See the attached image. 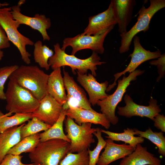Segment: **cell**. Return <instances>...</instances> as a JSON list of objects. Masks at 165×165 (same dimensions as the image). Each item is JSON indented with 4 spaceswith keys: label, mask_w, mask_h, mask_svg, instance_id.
I'll use <instances>...</instances> for the list:
<instances>
[{
    "label": "cell",
    "mask_w": 165,
    "mask_h": 165,
    "mask_svg": "<svg viewBox=\"0 0 165 165\" xmlns=\"http://www.w3.org/2000/svg\"><path fill=\"white\" fill-rule=\"evenodd\" d=\"M4 56V52L2 50H0V61L2 60Z\"/></svg>",
    "instance_id": "f35d334b"
},
{
    "label": "cell",
    "mask_w": 165,
    "mask_h": 165,
    "mask_svg": "<svg viewBox=\"0 0 165 165\" xmlns=\"http://www.w3.org/2000/svg\"><path fill=\"white\" fill-rule=\"evenodd\" d=\"M76 72L77 81L88 93V100L91 105L94 106L98 101L103 100L107 97L108 94L106 91L108 86L107 81L99 83L92 74H82Z\"/></svg>",
    "instance_id": "9a60e30c"
},
{
    "label": "cell",
    "mask_w": 165,
    "mask_h": 165,
    "mask_svg": "<svg viewBox=\"0 0 165 165\" xmlns=\"http://www.w3.org/2000/svg\"><path fill=\"white\" fill-rule=\"evenodd\" d=\"M104 150L100 156L97 165H108L111 163L127 156L135 150L129 145L115 143L111 139L108 138Z\"/></svg>",
    "instance_id": "ac0fdd59"
},
{
    "label": "cell",
    "mask_w": 165,
    "mask_h": 165,
    "mask_svg": "<svg viewBox=\"0 0 165 165\" xmlns=\"http://www.w3.org/2000/svg\"><path fill=\"white\" fill-rule=\"evenodd\" d=\"M67 109L63 108L61 114L57 121L48 129L39 134L41 142L52 139H61L70 143V140L64 134L63 128Z\"/></svg>",
    "instance_id": "603a6c76"
},
{
    "label": "cell",
    "mask_w": 165,
    "mask_h": 165,
    "mask_svg": "<svg viewBox=\"0 0 165 165\" xmlns=\"http://www.w3.org/2000/svg\"><path fill=\"white\" fill-rule=\"evenodd\" d=\"M25 2V0H20L18 2L17 5L20 6L23 4Z\"/></svg>",
    "instance_id": "74e56055"
},
{
    "label": "cell",
    "mask_w": 165,
    "mask_h": 165,
    "mask_svg": "<svg viewBox=\"0 0 165 165\" xmlns=\"http://www.w3.org/2000/svg\"><path fill=\"white\" fill-rule=\"evenodd\" d=\"M48 94L63 105L67 100L61 68L53 70L49 75L47 84Z\"/></svg>",
    "instance_id": "44dd1931"
},
{
    "label": "cell",
    "mask_w": 165,
    "mask_h": 165,
    "mask_svg": "<svg viewBox=\"0 0 165 165\" xmlns=\"http://www.w3.org/2000/svg\"><path fill=\"white\" fill-rule=\"evenodd\" d=\"M63 68V80L65 88L67 92V100L63 105V107L68 109V105L73 101L72 106H73L74 101H75V107L94 110L84 90L77 84L68 72L64 70V67Z\"/></svg>",
    "instance_id": "4fadbf2b"
},
{
    "label": "cell",
    "mask_w": 165,
    "mask_h": 165,
    "mask_svg": "<svg viewBox=\"0 0 165 165\" xmlns=\"http://www.w3.org/2000/svg\"><path fill=\"white\" fill-rule=\"evenodd\" d=\"M49 75L35 65H22L14 71L9 79L30 91L39 101L48 94Z\"/></svg>",
    "instance_id": "7a4b0ae2"
},
{
    "label": "cell",
    "mask_w": 165,
    "mask_h": 165,
    "mask_svg": "<svg viewBox=\"0 0 165 165\" xmlns=\"http://www.w3.org/2000/svg\"><path fill=\"white\" fill-rule=\"evenodd\" d=\"M66 116L74 119L75 122L78 125L90 123L101 125L106 129H109L110 127V123L105 115L94 110H92L69 106L66 110Z\"/></svg>",
    "instance_id": "e0dca14e"
},
{
    "label": "cell",
    "mask_w": 165,
    "mask_h": 165,
    "mask_svg": "<svg viewBox=\"0 0 165 165\" xmlns=\"http://www.w3.org/2000/svg\"><path fill=\"white\" fill-rule=\"evenodd\" d=\"M126 104L123 107L118 106L117 113L119 116L130 118L134 116L148 118L153 121L154 117L161 111L157 101L151 98L148 106L135 103L130 96L126 94L123 98Z\"/></svg>",
    "instance_id": "8fae6325"
},
{
    "label": "cell",
    "mask_w": 165,
    "mask_h": 165,
    "mask_svg": "<svg viewBox=\"0 0 165 165\" xmlns=\"http://www.w3.org/2000/svg\"><path fill=\"white\" fill-rule=\"evenodd\" d=\"M154 126L163 132H165V117L159 113L154 117L153 120Z\"/></svg>",
    "instance_id": "e575fe53"
},
{
    "label": "cell",
    "mask_w": 165,
    "mask_h": 165,
    "mask_svg": "<svg viewBox=\"0 0 165 165\" xmlns=\"http://www.w3.org/2000/svg\"><path fill=\"white\" fill-rule=\"evenodd\" d=\"M54 53L48 61V63L51 68L54 70L65 66L70 67L73 74H76L75 71L81 74H86L90 70L92 74L97 76L96 70L97 65H101L106 63L101 61V58L96 53L93 52L91 55L85 59H81L75 56L69 55L61 49L59 44L53 45Z\"/></svg>",
    "instance_id": "6da1fadb"
},
{
    "label": "cell",
    "mask_w": 165,
    "mask_h": 165,
    "mask_svg": "<svg viewBox=\"0 0 165 165\" xmlns=\"http://www.w3.org/2000/svg\"><path fill=\"white\" fill-rule=\"evenodd\" d=\"M89 156L88 149L74 153H68L59 165H88Z\"/></svg>",
    "instance_id": "f546056e"
},
{
    "label": "cell",
    "mask_w": 165,
    "mask_h": 165,
    "mask_svg": "<svg viewBox=\"0 0 165 165\" xmlns=\"http://www.w3.org/2000/svg\"><path fill=\"white\" fill-rule=\"evenodd\" d=\"M93 134L97 139V145L93 150L88 149L89 156L88 165H96L100 156V154L102 150L104 148L106 143V141L102 136V132L100 129L94 133Z\"/></svg>",
    "instance_id": "4dcf8cb0"
},
{
    "label": "cell",
    "mask_w": 165,
    "mask_h": 165,
    "mask_svg": "<svg viewBox=\"0 0 165 165\" xmlns=\"http://www.w3.org/2000/svg\"><path fill=\"white\" fill-rule=\"evenodd\" d=\"M115 13L118 31L120 34L126 32L127 28L130 22L134 7L136 4L135 0H112Z\"/></svg>",
    "instance_id": "d6986e66"
},
{
    "label": "cell",
    "mask_w": 165,
    "mask_h": 165,
    "mask_svg": "<svg viewBox=\"0 0 165 165\" xmlns=\"http://www.w3.org/2000/svg\"><path fill=\"white\" fill-rule=\"evenodd\" d=\"M10 41L3 27L0 24V50L10 46Z\"/></svg>",
    "instance_id": "d590c367"
},
{
    "label": "cell",
    "mask_w": 165,
    "mask_h": 165,
    "mask_svg": "<svg viewBox=\"0 0 165 165\" xmlns=\"http://www.w3.org/2000/svg\"><path fill=\"white\" fill-rule=\"evenodd\" d=\"M115 26H112L95 35H83L81 33L73 37L65 38L63 41L61 49L65 51L67 47H71V55H75L79 51L85 49H90L93 52L102 54L105 51L103 43L105 39Z\"/></svg>",
    "instance_id": "9c48e42d"
},
{
    "label": "cell",
    "mask_w": 165,
    "mask_h": 165,
    "mask_svg": "<svg viewBox=\"0 0 165 165\" xmlns=\"http://www.w3.org/2000/svg\"><path fill=\"white\" fill-rule=\"evenodd\" d=\"M19 67L17 65L7 66L0 68V99L5 100L4 85L11 74Z\"/></svg>",
    "instance_id": "1f68e13d"
},
{
    "label": "cell",
    "mask_w": 165,
    "mask_h": 165,
    "mask_svg": "<svg viewBox=\"0 0 165 165\" xmlns=\"http://www.w3.org/2000/svg\"><path fill=\"white\" fill-rule=\"evenodd\" d=\"M144 70H135L130 73L128 76H124L122 79L118 80L117 87L111 95H108L107 97L102 100L97 101V105L100 107V111L104 114L110 123L116 124L119 121V118L115 115L116 108L122 100L126 89L130 84V82L137 79V77L144 73Z\"/></svg>",
    "instance_id": "ba28073f"
},
{
    "label": "cell",
    "mask_w": 165,
    "mask_h": 165,
    "mask_svg": "<svg viewBox=\"0 0 165 165\" xmlns=\"http://www.w3.org/2000/svg\"><path fill=\"white\" fill-rule=\"evenodd\" d=\"M150 5L146 8L143 5L137 15V21L128 31L120 34L121 37L120 45L119 49L120 53L128 52L134 37L140 32H145L149 29L151 20L155 14L165 7V0H150Z\"/></svg>",
    "instance_id": "5b68a950"
},
{
    "label": "cell",
    "mask_w": 165,
    "mask_h": 165,
    "mask_svg": "<svg viewBox=\"0 0 165 165\" xmlns=\"http://www.w3.org/2000/svg\"><path fill=\"white\" fill-rule=\"evenodd\" d=\"M117 24V21L114 9L110 2L106 10L89 17L88 24L81 34L95 35Z\"/></svg>",
    "instance_id": "5bb4252c"
},
{
    "label": "cell",
    "mask_w": 165,
    "mask_h": 165,
    "mask_svg": "<svg viewBox=\"0 0 165 165\" xmlns=\"http://www.w3.org/2000/svg\"><path fill=\"white\" fill-rule=\"evenodd\" d=\"M33 46V53L35 62L41 68L48 70L50 67L48 61L53 55L54 52L46 45H43L40 40L37 41Z\"/></svg>",
    "instance_id": "d4e9b609"
},
{
    "label": "cell",
    "mask_w": 165,
    "mask_h": 165,
    "mask_svg": "<svg viewBox=\"0 0 165 165\" xmlns=\"http://www.w3.org/2000/svg\"><path fill=\"white\" fill-rule=\"evenodd\" d=\"M40 142L39 134L31 135L21 140L11 148L7 154L20 155L23 152L30 153Z\"/></svg>",
    "instance_id": "4316f807"
},
{
    "label": "cell",
    "mask_w": 165,
    "mask_h": 165,
    "mask_svg": "<svg viewBox=\"0 0 165 165\" xmlns=\"http://www.w3.org/2000/svg\"><path fill=\"white\" fill-rule=\"evenodd\" d=\"M63 109V105L47 94L40 101L38 107L32 114L34 117L52 126L59 118Z\"/></svg>",
    "instance_id": "2e32d148"
},
{
    "label": "cell",
    "mask_w": 165,
    "mask_h": 165,
    "mask_svg": "<svg viewBox=\"0 0 165 165\" xmlns=\"http://www.w3.org/2000/svg\"><path fill=\"white\" fill-rule=\"evenodd\" d=\"M11 7L0 8V24L5 30L10 42L19 51L22 60L26 64L31 63V54L27 50L26 46H32L34 42L29 38L20 33L18 30L20 26L14 20L12 14Z\"/></svg>",
    "instance_id": "8992f818"
},
{
    "label": "cell",
    "mask_w": 165,
    "mask_h": 165,
    "mask_svg": "<svg viewBox=\"0 0 165 165\" xmlns=\"http://www.w3.org/2000/svg\"><path fill=\"white\" fill-rule=\"evenodd\" d=\"M34 117L32 113H16L8 116L0 110V133L8 129L21 125Z\"/></svg>",
    "instance_id": "484cf974"
},
{
    "label": "cell",
    "mask_w": 165,
    "mask_h": 165,
    "mask_svg": "<svg viewBox=\"0 0 165 165\" xmlns=\"http://www.w3.org/2000/svg\"><path fill=\"white\" fill-rule=\"evenodd\" d=\"M25 124L0 133V163L9 151L21 140L20 130Z\"/></svg>",
    "instance_id": "7402d4cb"
},
{
    "label": "cell",
    "mask_w": 165,
    "mask_h": 165,
    "mask_svg": "<svg viewBox=\"0 0 165 165\" xmlns=\"http://www.w3.org/2000/svg\"><path fill=\"white\" fill-rule=\"evenodd\" d=\"M149 63L152 65L156 66L159 76L157 78L156 81L159 82L165 75V53L161 54L157 60L150 61Z\"/></svg>",
    "instance_id": "d6a6232c"
},
{
    "label": "cell",
    "mask_w": 165,
    "mask_h": 165,
    "mask_svg": "<svg viewBox=\"0 0 165 165\" xmlns=\"http://www.w3.org/2000/svg\"><path fill=\"white\" fill-rule=\"evenodd\" d=\"M70 143L61 139H52L40 142L29 153V157L34 165H59L69 152Z\"/></svg>",
    "instance_id": "277c9868"
},
{
    "label": "cell",
    "mask_w": 165,
    "mask_h": 165,
    "mask_svg": "<svg viewBox=\"0 0 165 165\" xmlns=\"http://www.w3.org/2000/svg\"><path fill=\"white\" fill-rule=\"evenodd\" d=\"M100 130L102 132L107 135L106 138H109L113 141H122L125 144H127L135 149L136 145L138 144L144 142L145 139L140 136H135V132L134 129L127 128L123 130L122 133H116L100 129Z\"/></svg>",
    "instance_id": "cb8c5ba5"
},
{
    "label": "cell",
    "mask_w": 165,
    "mask_h": 165,
    "mask_svg": "<svg viewBox=\"0 0 165 165\" xmlns=\"http://www.w3.org/2000/svg\"><path fill=\"white\" fill-rule=\"evenodd\" d=\"M133 39L134 49L133 53L129 55L131 57L130 63L123 71L114 74L115 81L113 83L108 87L106 92L110 91L116 85V81L122 75H125L127 72L130 73L134 72L139 65L145 61L157 59L161 56V52L159 50L151 52L144 49L141 44L140 38L138 36L135 35Z\"/></svg>",
    "instance_id": "30bf717a"
},
{
    "label": "cell",
    "mask_w": 165,
    "mask_h": 165,
    "mask_svg": "<svg viewBox=\"0 0 165 165\" xmlns=\"http://www.w3.org/2000/svg\"><path fill=\"white\" fill-rule=\"evenodd\" d=\"M135 135L146 138L156 145L158 148L159 154L165 156V137L162 131H153L150 127L143 131L134 129Z\"/></svg>",
    "instance_id": "83f0119b"
},
{
    "label": "cell",
    "mask_w": 165,
    "mask_h": 165,
    "mask_svg": "<svg viewBox=\"0 0 165 165\" xmlns=\"http://www.w3.org/2000/svg\"><path fill=\"white\" fill-rule=\"evenodd\" d=\"M9 5V4L7 2L1 3L0 2V8L7 6Z\"/></svg>",
    "instance_id": "8d00e7d4"
},
{
    "label": "cell",
    "mask_w": 165,
    "mask_h": 165,
    "mask_svg": "<svg viewBox=\"0 0 165 165\" xmlns=\"http://www.w3.org/2000/svg\"><path fill=\"white\" fill-rule=\"evenodd\" d=\"M51 125L46 124L33 117L25 124L20 130L21 140L23 138L34 134L42 131H45L49 129Z\"/></svg>",
    "instance_id": "f1b7e54d"
},
{
    "label": "cell",
    "mask_w": 165,
    "mask_h": 165,
    "mask_svg": "<svg viewBox=\"0 0 165 165\" xmlns=\"http://www.w3.org/2000/svg\"><path fill=\"white\" fill-rule=\"evenodd\" d=\"M118 165H162L161 161L149 152L146 147L138 144L134 152L123 158Z\"/></svg>",
    "instance_id": "ffe728a7"
},
{
    "label": "cell",
    "mask_w": 165,
    "mask_h": 165,
    "mask_svg": "<svg viewBox=\"0 0 165 165\" xmlns=\"http://www.w3.org/2000/svg\"><path fill=\"white\" fill-rule=\"evenodd\" d=\"M20 7L17 5L11 7L13 19L20 25L25 24L38 31L41 34L44 41H49L50 37L47 30L51 26L50 19L44 14L38 13L35 14L33 17L25 15L21 13Z\"/></svg>",
    "instance_id": "7c38bea8"
},
{
    "label": "cell",
    "mask_w": 165,
    "mask_h": 165,
    "mask_svg": "<svg viewBox=\"0 0 165 165\" xmlns=\"http://www.w3.org/2000/svg\"><path fill=\"white\" fill-rule=\"evenodd\" d=\"M5 94L8 116L13 113H33L39 105L40 101L30 91L12 79L9 80Z\"/></svg>",
    "instance_id": "3957f363"
},
{
    "label": "cell",
    "mask_w": 165,
    "mask_h": 165,
    "mask_svg": "<svg viewBox=\"0 0 165 165\" xmlns=\"http://www.w3.org/2000/svg\"><path fill=\"white\" fill-rule=\"evenodd\" d=\"M23 156L7 154L5 156L0 165H34L33 163L26 164L22 163Z\"/></svg>",
    "instance_id": "836d02e7"
},
{
    "label": "cell",
    "mask_w": 165,
    "mask_h": 165,
    "mask_svg": "<svg viewBox=\"0 0 165 165\" xmlns=\"http://www.w3.org/2000/svg\"><path fill=\"white\" fill-rule=\"evenodd\" d=\"M64 124L66 135L70 141L69 152L78 153L87 150L95 142L93 134L100 128H92V123H90L78 125L67 116Z\"/></svg>",
    "instance_id": "52a82bcc"
}]
</instances>
